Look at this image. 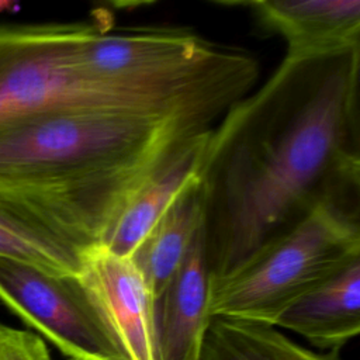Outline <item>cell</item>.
<instances>
[{
    "mask_svg": "<svg viewBox=\"0 0 360 360\" xmlns=\"http://www.w3.org/2000/svg\"><path fill=\"white\" fill-rule=\"evenodd\" d=\"M360 48L287 60L212 127L200 165L210 277L316 207L360 200Z\"/></svg>",
    "mask_w": 360,
    "mask_h": 360,
    "instance_id": "1",
    "label": "cell"
},
{
    "mask_svg": "<svg viewBox=\"0 0 360 360\" xmlns=\"http://www.w3.org/2000/svg\"><path fill=\"white\" fill-rule=\"evenodd\" d=\"M211 129L176 115L69 110L0 129V183L32 188L66 243H105L138 194Z\"/></svg>",
    "mask_w": 360,
    "mask_h": 360,
    "instance_id": "2",
    "label": "cell"
},
{
    "mask_svg": "<svg viewBox=\"0 0 360 360\" xmlns=\"http://www.w3.org/2000/svg\"><path fill=\"white\" fill-rule=\"evenodd\" d=\"M356 260L360 200L321 204L229 273L210 277V316L276 326L291 305Z\"/></svg>",
    "mask_w": 360,
    "mask_h": 360,
    "instance_id": "3",
    "label": "cell"
},
{
    "mask_svg": "<svg viewBox=\"0 0 360 360\" xmlns=\"http://www.w3.org/2000/svg\"><path fill=\"white\" fill-rule=\"evenodd\" d=\"M84 21L0 25V129L69 110L153 114L82 66L77 44Z\"/></svg>",
    "mask_w": 360,
    "mask_h": 360,
    "instance_id": "4",
    "label": "cell"
},
{
    "mask_svg": "<svg viewBox=\"0 0 360 360\" xmlns=\"http://www.w3.org/2000/svg\"><path fill=\"white\" fill-rule=\"evenodd\" d=\"M0 301L69 359L128 360L77 276L0 256Z\"/></svg>",
    "mask_w": 360,
    "mask_h": 360,
    "instance_id": "5",
    "label": "cell"
},
{
    "mask_svg": "<svg viewBox=\"0 0 360 360\" xmlns=\"http://www.w3.org/2000/svg\"><path fill=\"white\" fill-rule=\"evenodd\" d=\"M77 280L128 360H158L155 301L136 266L105 246L80 253Z\"/></svg>",
    "mask_w": 360,
    "mask_h": 360,
    "instance_id": "6",
    "label": "cell"
},
{
    "mask_svg": "<svg viewBox=\"0 0 360 360\" xmlns=\"http://www.w3.org/2000/svg\"><path fill=\"white\" fill-rule=\"evenodd\" d=\"M250 10L287 45L284 59L307 60L360 48L359 0H255L221 3Z\"/></svg>",
    "mask_w": 360,
    "mask_h": 360,
    "instance_id": "7",
    "label": "cell"
},
{
    "mask_svg": "<svg viewBox=\"0 0 360 360\" xmlns=\"http://www.w3.org/2000/svg\"><path fill=\"white\" fill-rule=\"evenodd\" d=\"M208 295L210 269L202 222L183 264L155 302L158 360H200L211 322Z\"/></svg>",
    "mask_w": 360,
    "mask_h": 360,
    "instance_id": "8",
    "label": "cell"
},
{
    "mask_svg": "<svg viewBox=\"0 0 360 360\" xmlns=\"http://www.w3.org/2000/svg\"><path fill=\"white\" fill-rule=\"evenodd\" d=\"M276 328L325 353H339L360 332V260L291 305Z\"/></svg>",
    "mask_w": 360,
    "mask_h": 360,
    "instance_id": "9",
    "label": "cell"
},
{
    "mask_svg": "<svg viewBox=\"0 0 360 360\" xmlns=\"http://www.w3.org/2000/svg\"><path fill=\"white\" fill-rule=\"evenodd\" d=\"M202 222L204 200L198 181L173 202L129 256L155 302L183 264Z\"/></svg>",
    "mask_w": 360,
    "mask_h": 360,
    "instance_id": "10",
    "label": "cell"
},
{
    "mask_svg": "<svg viewBox=\"0 0 360 360\" xmlns=\"http://www.w3.org/2000/svg\"><path fill=\"white\" fill-rule=\"evenodd\" d=\"M210 131L138 194L115 222L103 246L121 257H129L135 252L173 202L200 181V165Z\"/></svg>",
    "mask_w": 360,
    "mask_h": 360,
    "instance_id": "11",
    "label": "cell"
},
{
    "mask_svg": "<svg viewBox=\"0 0 360 360\" xmlns=\"http://www.w3.org/2000/svg\"><path fill=\"white\" fill-rule=\"evenodd\" d=\"M200 360H340L297 343L278 328L211 318Z\"/></svg>",
    "mask_w": 360,
    "mask_h": 360,
    "instance_id": "12",
    "label": "cell"
},
{
    "mask_svg": "<svg viewBox=\"0 0 360 360\" xmlns=\"http://www.w3.org/2000/svg\"><path fill=\"white\" fill-rule=\"evenodd\" d=\"M0 360H52L37 333L0 323Z\"/></svg>",
    "mask_w": 360,
    "mask_h": 360,
    "instance_id": "13",
    "label": "cell"
},
{
    "mask_svg": "<svg viewBox=\"0 0 360 360\" xmlns=\"http://www.w3.org/2000/svg\"><path fill=\"white\" fill-rule=\"evenodd\" d=\"M68 360H76V359H68Z\"/></svg>",
    "mask_w": 360,
    "mask_h": 360,
    "instance_id": "14",
    "label": "cell"
}]
</instances>
